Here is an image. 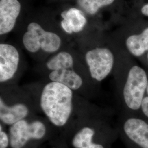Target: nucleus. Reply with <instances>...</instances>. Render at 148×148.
Listing matches in <instances>:
<instances>
[{
    "label": "nucleus",
    "instance_id": "obj_3",
    "mask_svg": "<svg viewBox=\"0 0 148 148\" xmlns=\"http://www.w3.org/2000/svg\"><path fill=\"white\" fill-rule=\"evenodd\" d=\"M21 47L37 63H41L75 43L59 28L53 14H30L21 25Z\"/></svg>",
    "mask_w": 148,
    "mask_h": 148
},
{
    "label": "nucleus",
    "instance_id": "obj_20",
    "mask_svg": "<svg viewBox=\"0 0 148 148\" xmlns=\"http://www.w3.org/2000/svg\"><path fill=\"white\" fill-rule=\"evenodd\" d=\"M59 1H60V0H59Z\"/></svg>",
    "mask_w": 148,
    "mask_h": 148
},
{
    "label": "nucleus",
    "instance_id": "obj_17",
    "mask_svg": "<svg viewBox=\"0 0 148 148\" xmlns=\"http://www.w3.org/2000/svg\"><path fill=\"white\" fill-rule=\"evenodd\" d=\"M51 148H69L61 136L55 137L51 141Z\"/></svg>",
    "mask_w": 148,
    "mask_h": 148
},
{
    "label": "nucleus",
    "instance_id": "obj_16",
    "mask_svg": "<svg viewBox=\"0 0 148 148\" xmlns=\"http://www.w3.org/2000/svg\"><path fill=\"white\" fill-rule=\"evenodd\" d=\"M140 115L148 120V84L145 95L142 101Z\"/></svg>",
    "mask_w": 148,
    "mask_h": 148
},
{
    "label": "nucleus",
    "instance_id": "obj_6",
    "mask_svg": "<svg viewBox=\"0 0 148 148\" xmlns=\"http://www.w3.org/2000/svg\"><path fill=\"white\" fill-rule=\"evenodd\" d=\"M75 46L85 63L92 80L101 86V82L112 75L118 52L109 46L97 42L89 32L75 41Z\"/></svg>",
    "mask_w": 148,
    "mask_h": 148
},
{
    "label": "nucleus",
    "instance_id": "obj_10",
    "mask_svg": "<svg viewBox=\"0 0 148 148\" xmlns=\"http://www.w3.org/2000/svg\"><path fill=\"white\" fill-rule=\"evenodd\" d=\"M119 137L126 148H148V120L140 115L121 112L116 122Z\"/></svg>",
    "mask_w": 148,
    "mask_h": 148
},
{
    "label": "nucleus",
    "instance_id": "obj_2",
    "mask_svg": "<svg viewBox=\"0 0 148 148\" xmlns=\"http://www.w3.org/2000/svg\"><path fill=\"white\" fill-rule=\"evenodd\" d=\"M35 70L41 79L65 85L89 101L100 92L101 86L91 79L75 44L37 63Z\"/></svg>",
    "mask_w": 148,
    "mask_h": 148
},
{
    "label": "nucleus",
    "instance_id": "obj_5",
    "mask_svg": "<svg viewBox=\"0 0 148 148\" xmlns=\"http://www.w3.org/2000/svg\"><path fill=\"white\" fill-rule=\"evenodd\" d=\"M118 53L112 75L121 111L140 115V108L148 84V73L131 63L127 57Z\"/></svg>",
    "mask_w": 148,
    "mask_h": 148
},
{
    "label": "nucleus",
    "instance_id": "obj_18",
    "mask_svg": "<svg viewBox=\"0 0 148 148\" xmlns=\"http://www.w3.org/2000/svg\"><path fill=\"white\" fill-rule=\"evenodd\" d=\"M141 12L143 15L148 16V3L143 6L141 9Z\"/></svg>",
    "mask_w": 148,
    "mask_h": 148
},
{
    "label": "nucleus",
    "instance_id": "obj_9",
    "mask_svg": "<svg viewBox=\"0 0 148 148\" xmlns=\"http://www.w3.org/2000/svg\"><path fill=\"white\" fill-rule=\"evenodd\" d=\"M26 65L21 48L5 41L0 43V87L18 85Z\"/></svg>",
    "mask_w": 148,
    "mask_h": 148
},
{
    "label": "nucleus",
    "instance_id": "obj_4",
    "mask_svg": "<svg viewBox=\"0 0 148 148\" xmlns=\"http://www.w3.org/2000/svg\"><path fill=\"white\" fill-rule=\"evenodd\" d=\"M112 115L111 109L99 107L61 136L69 148H111L119 137Z\"/></svg>",
    "mask_w": 148,
    "mask_h": 148
},
{
    "label": "nucleus",
    "instance_id": "obj_12",
    "mask_svg": "<svg viewBox=\"0 0 148 148\" xmlns=\"http://www.w3.org/2000/svg\"><path fill=\"white\" fill-rule=\"evenodd\" d=\"M25 8L24 0H0L1 38L20 27Z\"/></svg>",
    "mask_w": 148,
    "mask_h": 148
},
{
    "label": "nucleus",
    "instance_id": "obj_15",
    "mask_svg": "<svg viewBox=\"0 0 148 148\" xmlns=\"http://www.w3.org/2000/svg\"><path fill=\"white\" fill-rule=\"evenodd\" d=\"M0 148H10L8 127L0 123Z\"/></svg>",
    "mask_w": 148,
    "mask_h": 148
},
{
    "label": "nucleus",
    "instance_id": "obj_8",
    "mask_svg": "<svg viewBox=\"0 0 148 148\" xmlns=\"http://www.w3.org/2000/svg\"><path fill=\"white\" fill-rule=\"evenodd\" d=\"M10 148H38L58 132L44 117L37 115L8 127Z\"/></svg>",
    "mask_w": 148,
    "mask_h": 148
},
{
    "label": "nucleus",
    "instance_id": "obj_13",
    "mask_svg": "<svg viewBox=\"0 0 148 148\" xmlns=\"http://www.w3.org/2000/svg\"><path fill=\"white\" fill-rule=\"evenodd\" d=\"M125 46L130 54L141 57L148 52V27L139 34L129 36L125 41Z\"/></svg>",
    "mask_w": 148,
    "mask_h": 148
},
{
    "label": "nucleus",
    "instance_id": "obj_14",
    "mask_svg": "<svg viewBox=\"0 0 148 148\" xmlns=\"http://www.w3.org/2000/svg\"><path fill=\"white\" fill-rule=\"evenodd\" d=\"M115 0H75V5L90 19L98 14L101 8L112 5Z\"/></svg>",
    "mask_w": 148,
    "mask_h": 148
},
{
    "label": "nucleus",
    "instance_id": "obj_1",
    "mask_svg": "<svg viewBox=\"0 0 148 148\" xmlns=\"http://www.w3.org/2000/svg\"><path fill=\"white\" fill-rule=\"evenodd\" d=\"M23 86L32 95L38 114L47 119L60 136L99 108L60 83L41 79Z\"/></svg>",
    "mask_w": 148,
    "mask_h": 148
},
{
    "label": "nucleus",
    "instance_id": "obj_19",
    "mask_svg": "<svg viewBox=\"0 0 148 148\" xmlns=\"http://www.w3.org/2000/svg\"><path fill=\"white\" fill-rule=\"evenodd\" d=\"M147 63H148V53H147Z\"/></svg>",
    "mask_w": 148,
    "mask_h": 148
},
{
    "label": "nucleus",
    "instance_id": "obj_11",
    "mask_svg": "<svg viewBox=\"0 0 148 148\" xmlns=\"http://www.w3.org/2000/svg\"><path fill=\"white\" fill-rule=\"evenodd\" d=\"M52 14L60 30L74 43L88 32L89 18L75 5L63 8L58 13Z\"/></svg>",
    "mask_w": 148,
    "mask_h": 148
},
{
    "label": "nucleus",
    "instance_id": "obj_7",
    "mask_svg": "<svg viewBox=\"0 0 148 148\" xmlns=\"http://www.w3.org/2000/svg\"><path fill=\"white\" fill-rule=\"evenodd\" d=\"M37 115L35 101L23 85L0 87V123L9 127Z\"/></svg>",
    "mask_w": 148,
    "mask_h": 148
}]
</instances>
